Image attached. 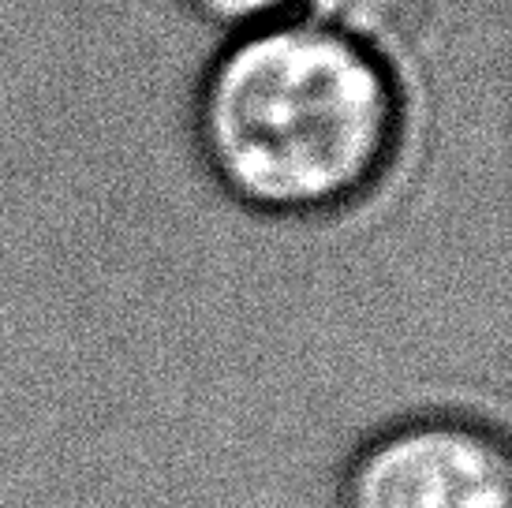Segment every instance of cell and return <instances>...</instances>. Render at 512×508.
<instances>
[{
  "label": "cell",
  "mask_w": 512,
  "mask_h": 508,
  "mask_svg": "<svg viewBox=\"0 0 512 508\" xmlns=\"http://www.w3.org/2000/svg\"><path fill=\"white\" fill-rule=\"evenodd\" d=\"M404 139L408 90L385 45L318 12L225 34L191 94L202 172L262 221L356 210Z\"/></svg>",
  "instance_id": "cell-1"
},
{
  "label": "cell",
  "mask_w": 512,
  "mask_h": 508,
  "mask_svg": "<svg viewBox=\"0 0 512 508\" xmlns=\"http://www.w3.org/2000/svg\"><path fill=\"white\" fill-rule=\"evenodd\" d=\"M341 508H512L509 445L471 415H408L352 452Z\"/></svg>",
  "instance_id": "cell-2"
},
{
  "label": "cell",
  "mask_w": 512,
  "mask_h": 508,
  "mask_svg": "<svg viewBox=\"0 0 512 508\" xmlns=\"http://www.w3.org/2000/svg\"><path fill=\"white\" fill-rule=\"evenodd\" d=\"M187 12L199 23L221 30V34H236V30H251L262 23H277L288 15H303L314 8V0H180Z\"/></svg>",
  "instance_id": "cell-3"
}]
</instances>
